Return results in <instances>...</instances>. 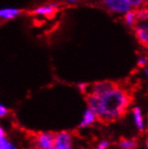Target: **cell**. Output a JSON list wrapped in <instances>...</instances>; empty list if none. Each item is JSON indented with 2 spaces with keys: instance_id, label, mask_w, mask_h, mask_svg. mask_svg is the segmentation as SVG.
I'll list each match as a JSON object with an SVG mask.
<instances>
[{
  "instance_id": "30bf717a",
  "label": "cell",
  "mask_w": 148,
  "mask_h": 149,
  "mask_svg": "<svg viewBox=\"0 0 148 149\" xmlns=\"http://www.w3.org/2000/svg\"><path fill=\"white\" fill-rule=\"evenodd\" d=\"M133 114H134V119H135V122L136 127H138L140 131L144 130V120L142 118V114H141V111L139 108H134L133 109Z\"/></svg>"
},
{
  "instance_id": "e0dca14e",
  "label": "cell",
  "mask_w": 148,
  "mask_h": 149,
  "mask_svg": "<svg viewBox=\"0 0 148 149\" xmlns=\"http://www.w3.org/2000/svg\"><path fill=\"white\" fill-rule=\"evenodd\" d=\"M6 112H7L6 108H5L3 105L0 106V116H1V117H4V116L6 114Z\"/></svg>"
},
{
  "instance_id": "d6986e66",
  "label": "cell",
  "mask_w": 148,
  "mask_h": 149,
  "mask_svg": "<svg viewBox=\"0 0 148 149\" xmlns=\"http://www.w3.org/2000/svg\"><path fill=\"white\" fill-rule=\"evenodd\" d=\"M0 137H6V134L3 129H0Z\"/></svg>"
},
{
  "instance_id": "9a60e30c",
  "label": "cell",
  "mask_w": 148,
  "mask_h": 149,
  "mask_svg": "<svg viewBox=\"0 0 148 149\" xmlns=\"http://www.w3.org/2000/svg\"><path fill=\"white\" fill-rule=\"evenodd\" d=\"M147 64V58L145 57H141L138 58V61H137V66L139 68H144Z\"/></svg>"
},
{
  "instance_id": "8992f818",
  "label": "cell",
  "mask_w": 148,
  "mask_h": 149,
  "mask_svg": "<svg viewBox=\"0 0 148 149\" xmlns=\"http://www.w3.org/2000/svg\"><path fill=\"white\" fill-rule=\"evenodd\" d=\"M135 29V35L139 43L144 46L148 40V22L142 23L141 24H136Z\"/></svg>"
},
{
  "instance_id": "277c9868",
  "label": "cell",
  "mask_w": 148,
  "mask_h": 149,
  "mask_svg": "<svg viewBox=\"0 0 148 149\" xmlns=\"http://www.w3.org/2000/svg\"><path fill=\"white\" fill-rule=\"evenodd\" d=\"M52 149H72L71 136L68 132L56 133L55 143Z\"/></svg>"
},
{
  "instance_id": "4fadbf2b",
  "label": "cell",
  "mask_w": 148,
  "mask_h": 149,
  "mask_svg": "<svg viewBox=\"0 0 148 149\" xmlns=\"http://www.w3.org/2000/svg\"><path fill=\"white\" fill-rule=\"evenodd\" d=\"M0 149H16L6 137H0Z\"/></svg>"
},
{
  "instance_id": "ba28073f",
  "label": "cell",
  "mask_w": 148,
  "mask_h": 149,
  "mask_svg": "<svg viewBox=\"0 0 148 149\" xmlns=\"http://www.w3.org/2000/svg\"><path fill=\"white\" fill-rule=\"evenodd\" d=\"M124 21L125 23L128 24L129 26L131 27H135L136 24H138L137 23V20H136V12L135 10H130L128 13H126L124 15Z\"/></svg>"
},
{
  "instance_id": "6da1fadb",
  "label": "cell",
  "mask_w": 148,
  "mask_h": 149,
  "mask_svg": "<svg viewBox=\"0 0 148 149\" xmlns=\"http://www.w3.org/2000/svg\"><path fill=\"white\" fill-rule=\"evenodd\" d=\"M84 98L97 120L103 124H110L125 116L133 102L134 95L132 91L119 84L115 88L100 96L89 94L84 95Z\"/></svg>"
},
{
  "instance_id": "44dd1931",
  "label": "cell",
  "mask_w": 148,
  "mask_h": 149,
  "mask_svg": "<svg viewBox=\"0 0 148 149\" xmlns=\"http://www.w3.org/2000/svg\"><path fill=\"white\" fill-rule=\"evenodd\" d=\"M146 74H147V76H148V68L146 69Z\"/></svg>"
},
{
  "instance_id": "8fae6325",
  "label": "cell",
  "mask_w": 148,
  "mask_h": 149,
  "mask_svg": "<svg viewBox=\"0 0 148 149\" xmlns=\"http://www.w3.org/2000/svg\"><path fill=\"white\" fill-rule=\"evenodd\" d=\"M120 146L122 149H135L138 146V143L135 139H126L121 138L120 140Z\"/></svg>"
},
{
  "instance_id": "7c38bea8",
  "label": "cell",
  "mask_w": 148,
  "mask_h": 149,
  "mask_svg": "<svg viewBox=\"0 0 148 149\" xmlns=\"http://www.w3.org/2000/svg\"><path fill=\"white\" fill-rule=\"evenodd\" d=\"M136 12V20L137 23L142 22H148V8L146 7H141L138 9H135Z\"/></svg>"
},
{
  "instance_id": "7a4b0ae2",
  "label": "cell",
  "mask_w": 148,
  "mask_h": 149,
  "mask_svg": "<svg viewBox=\"0 0 148 149\" xmlns=\"http://www.w3.org/2000/svg\"><path fill=\"white\" fill-rule=\"evenodd\" d=\"M56 133L40 132L33 135V142L35 149H52L55 143Z\"/></svg>"
},
{
  "instance_id": "2e32d148",
  "label": "cell",
  "mask_w": 148,
  "mask_h": 149,
  "mask_svg": "<svg viewBox=\"0 0 148 149\" xmlns=\"http://www.w3.org/2000/svg\"><path fill=\"white\" fill-rule=\"evenodd\" d=\"M108 146H109V143L107 141H102L98 146V149H106L108 147Z\"/></svg>"
},
{
  "instance_id": "603a6c76",
  "label": "cell",
  "mask_w": 148,
  "mask_h": 149,
  "mask_svg": "<svg viewBox=\"0 0 148 149\" xmlns=\"http://www.w3.org/2000/svg\"><path fill=\"white\" fill-rule=\"evenodd\" d=\"M147 118H148V116H147Z\"/></svg>"
},
{
  "instance_id": "9c48e42d",
  "label": "cell",
  "mask_w": 148,
  "mask_h": 149,
  "mask_svg": "<svg viewBox=\"0 0 148 149\" xmlns=\"http://www.w3.org/2000/svg\"><path fill=\"white\" fill-rule=\"evenodd\" d=\"M96 115L94 114V112L92 111H91L90 109H88L86 111V112L84 113V116H83V121L81 122L80 124V127H87V126H90L92 125L94 120H96Z\"/></svg>"
},
{
  "instance_id": "ffe728a7",
  "label": "cell",
  "mask_w": 148,
  "mask_h": 149,
  "mask_svg": "<svg viewBox=\"0 0 148 149\" xmlns=\"http://www.w3.org/2000/svg\"><path fill=\"white\" fill-rule=\"evenodd\" d=\"M67 1H68L70 3H75V2H76V0H67Z\"/></svg>"
},
{
  "instance_id": "52a82bcc",
  "label": "cell",
  "mask_w": 148,
  "mask_h": 149,
  "mask_svg": "<svg viewBox=\"0 0 148 149\" xmlns=\"http://www.w3.org/2000/svg\"><path fill=\"white\" fill-rule=\"evenodd\" d=\"M23 12L24 10L17 8H3L0 11V17H1V20L3 22L4 21L6 22V21L15 19V17L21 15Z\"/></svg>"
},
{
  "instance_id": "3957f363",
  "label": "cell",
  "mask_w": 148,
  "mask_h": 149,
  "mask_svg": "<svg viewBox=\"0 0 148 149\" xmlns=\"http://www.w3.org/2000/svg\"><path fill=\"white\" fill-rule=\"evenodd\" d=\"M58 11H59L58 4H50V5L39 6L36 9L33 10L31 14L35 15H43L49 19H52L53 17H55V15Z\"/></svg>"
},
{
  "instance_id": "ac0fdd59",
  "label": "cell",
  "mask_w": 148,
  "mask_h": 149,
  "mask_svg": "<svg viewBox=\"0 0 148 149\" xmlns=\"http://www.w3.org/2000/svg\"><path fill=\"white\" fill-rule=\"evenodd\" d=\"M112 1H113V0H101V3L107 7L109 5H110L112 3Z\"/></svg>"
},
{
  "instance_id": "5b68a950",
  "label": "cell",
  "mask_w": 148,
  "mask_h": 149,
  "mask_svg": "<svg viewBox=\"0 0 148 149\" xmlns=\"http://www.w3.org/2000/svg\"><path fill=\"white\" fill-rule=\"evenodd\" d=\"M111 13L126 14L131 10V6L125 0H113L112 3L106 7Z\"/></svg>"
},
{
  "instance_id": "7402d4cb",
  "label": "cell",
  "mask_w": 148,
  "mask_h": 149,
  "mask_svg": "<svg viewBox=\"0 0 148 149\" xmlns=\"http://www.w3.org/2000/svg\"><path fill=\"white\" fill-rule=\"evenodd\" d=\"M147 147H148V140H147Z\"/></svg>"
},
{
  "instance_id": "5bb4252c",
  "label": "cell",
  "mask_w": 148,
  "mask_h": 149,
  "mask_svg": "<svg viewBox=\"0 0 148 149\" xmlns=\"http://www.w3.org/2000/svg\"><path fill=\"white\" fill-rule=\"evenodd\" d=\"M131 7L138 9L139 7L143 6L145 3V0H125Z\"/></svg>"
}]
</instances>
